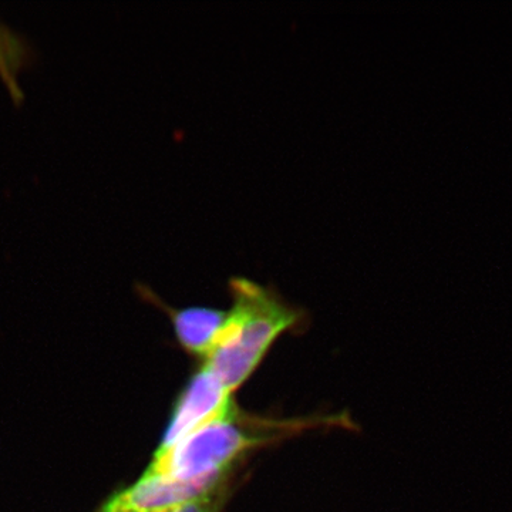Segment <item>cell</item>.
I'll return each instance as SVG.
<instances>
[{
	"label": "cell",
	"mask_w": 512,
	"mask_h": 512,
	"mask_svg": "<svg viewBox=\"0 0 512 512\" xmlns=\"http://www.w3.org/2000/svg\"><path fill=\"white\" fill-rule=\"evenodd\" d=\"M232 306L227 322L204 367L234 393L245 383L282 333L298 329L306 312L286 301L272 285L244 276L228 282Z\"/></svg>",
	"instance_id": "obj_1"
},
{
	"label": "cell",
	"mask_w": 512,
	"mask_h": 512,
	"mask_svg": "<svg viewBox=\"0 0 512 512\" xmlns=\"http://www.w3.org/2000/svg\"><path fill=\"white\" fill-rule=\"evenodd\" d=\"M308 426L306 421H252L239 412L202 427L165 453L154 454L144 476L183 481L228 476L229 468L249 451Z\"/></svg>",
	"instance_id": "obj_2"
},
{
	"label": "cell",
	"mask_w": 512,
	"mask_h": 512,
	"mask_svg": "<svg viewBox=\"0 0 512 512\" xmlns=\"http://www.w3.org/2000/svg\"><path fill=\"white\" fill-rule=\"evenodd\" d=\"M238 413L232 393L225 389L214 373L202 366L178 397L156 454L165 453L177 446L202 427L215 421L231 419Z\"/></svg>",
	"instance_id": "obj_3"
},
{
	"label": "cell",
	"mask_w": 512,
	"mask_h": 512,
	"mask_svg": "<svg viewBox=\"0 0 512 512\" xmlns=\"http://www.w3.org/2000/svg\"><path fill=\"white\" fill-rule=\"evenodd\" d=\"M228 476L183 481L170 477L144 476L111 495L96 512H175L192 501L211 494Z\"/></svg>",
	"instance_id": "obj_4"
},
{
	"label": "cell",
	"mask_w": 512,
	"mask_h": 512,
	"mask_svg": "<svg viewBox=\"0 0 512 512\" xmlns=\"http://www.w3.org/2000/svg\"><path fill=\"white\" fill-rule=\"evenodd\" d=\"M136 291L144 301L163 309L170 316L175 336L185 352L202 356L204 359L210 355L227 322L228 311L210 308V306L173 308L161 301L160 296L147 285L136 284Z\"/></svg>",
	"instance_id": "obj_5"
},
{
	"label": "cell",
	"mask_w": 512,
	"mask_h": 512,
	"mask_svg": "<svg viewBox=\"0 0 512 512\" xmlns=\"http://www.w3.org/2000/svg\"><path fill=\"white\" fill-rule=\"evenodd\" d=\"M33 56L35 53L28 40L0 23V79L8 87L16 104L23 100L18 84L19 73L33 63Z\"/></svg>",
	"instance_id": "obj_6"
},
{
	"label": "cell",
	"mask_w": 512,
	"mask_h": 512,
	"mask_svg": "<svg viewBox=\"0 0 512 512\" xmlns=\"http://www.w3.org/2000/svg\"><path fill=\"white\" fill-rule=\"evenodd\" d=\"M229 485L228 481L212 491L211 494L205 495L200 500L192 501V503L184 505L180 510L175 512H221L227 503Z\"/></svg>",
	"instance_id": "obj_7"
}]
</instances>
